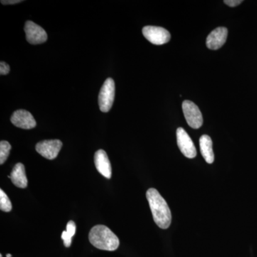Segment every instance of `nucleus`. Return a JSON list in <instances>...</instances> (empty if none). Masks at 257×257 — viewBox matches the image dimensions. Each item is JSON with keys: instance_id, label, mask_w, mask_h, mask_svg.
<instances>
[{"instance_id": "f257e3e1", "label": "nucleus", "mask_w": 257, "mask_h": 257, "mask_svg": "<svg viewBox=\"0 0 257 257\" xmlns=\"http://www.w3.org/2000/svg\"><path fill=\"white\" fill-rule=\"evenodd\" d=\"M147 198L155 222L161 229H168L172 222V214L165 199L154 188L148 189Z\"/></svg>"}, {"instance_id": "f03ea898", "label": "nucleus", "mask_w": 257, "mask_h": 257, "mask_svg": "<svg viewBox=\"0 0 257 257\" xmlns=\"http://www.w3.org/2000/svg\"><path fill=\"white\" fill-rule=\"evenodd\" d=\"M89 239L94 247L104 251H115L119 246V238L104 225L94 226L90 230Z\"/></svg>"}, {"instance_id": "7ed1b4c3", "label": "nucleus", "mask_w": 257, "mask_h": 257, "mask_svg": "<svg viewBox=\"0 0 257 257\" xmlns=\"http://www.w3.org/2000/svg\"><path fill=\"white\" fill-rule=\"evenodd\" d=\"M115 96L114 81L108 78L101 88L99 94V109L102 112H108L110 110Z\"/></svg>"}, {"instance_id": "20e7f679", "label": "nucleus", "mask_w": 257, "mask_h": 257, "mask_svg": "<svg viewBox=\"0 0 257 257\" xmlns=\"http://www.w3.org/2000/svg\"><path fill=\"white\" fill-rule=\"evenodd\" d=\"M182 109L186 121L193 128H199L202 126L203 117L200 109L194 102L189 100L182 103Z\"/></svg>"}, {"instance_id": "39448f33", "label": "nucleus", "mask_w": 257, "mask_h": 257, "mask_svg": "<svg viewBox=\"0 0 257 257\" xmlns=\"http://www.w3.org/2000/svg\"><path fill=\"white\" fill-rule=\"evenodd\" d=\"M145 38L153 45H162L170 41L171 35L165 28L155 26H146L143 29Z\"/></svg>"}, {"instance_id": "423d86ee", "label": "nucleus", "mask_w": 257, "mask_h": 257, "mask_svg": "<svg viewBox=\"0 0 257 257\" xmlns=\"http://www.w3.org/2000/svg\"><path fill=\"white\" fill-rule=\"evenodd\" d=\"M62 143L59 140H44L37 143L36 151L47 160L57 158L62 149Z\"/></svg>"}, {"instance_id": "0eeeda50", "label": "nucleus", "mask_w": 257, "mask_h": 257, "mask_svg": "<svg viewBox=\"0 0 257 257\" xmlns=\"http://www.w3.org/2000/svg\"><path fill=\"white\" fill-rule=\"evenodd\" d=\"M177 145L180 151L184 156L189 159L194 158L197 155V150L193 143L192 139L183 128L179 127L177 130Z\"/></svg>"}, {"instance_id": "6e6552de", "label": "nucleus", "mask_w": 257, "mask_h": 257, "mask_svg": "<svg viewBox=\"0 0 257 257\" xmlns=\"http://www.w3.org/2000/svg\"><path fill=\"white\" fill-rule=\"evenodd\" d=\"M25 32L27 40L31 45H40L47 41L45 30L33 22L28 21L25 23Z\"/></svg>"}, {"instance_id": "1a4fd4ad", "label": "nucleus", "mask_w": 257, "mask_h": 257, "mask_svg": "<svg viewBox=\"0 0 257 257\" xmlns=\"http://www.w3.org/2000/svg\"><path fill=\"white\" fill-rule=\"evenodd\" d=\"M10 120L15 126L23 130H31L37 125L36 121L31 113L24 109L15 111Z\"/></svg>"}, {"instance_id": "9d476101", "label": "nucleus", "mask_w": 257, "mask_h": 257, "mask_svg": "<svg viewBox=\"0 0 257 257\" xmlns=\"http://www.w3.org/2000/svg\"><path fill=\"white\" fill-rule=\"evenodd\" d=\"M228 30L225 28H218L208 35L207 38V46L212 50H219L227 39Z\"/></svg>"}, {"instance_id": "9b49d317", "label": "nucleus", "mask_w": 257, "mask_h": 257, "mask_svg": "<svg viewBox=\"0 0 257 257\" xmlns=\"http://www.w3.org/2000/svg\"><path fill=\"white\" fill-rule=\"evenodd\" d=\"M94 164L98 172L106 179H111V166L106 152L99 150L94 155Z\"/></svg>"}, {"instance_id": "f8f14e48", "label": "nucleus", "mask_w": 257, "mask_h": 257, "mask_svg": "<svg viewBox=\"0 0 257 257\" xmlns=\"http://www.w3.org/2000/svg\"><path fill=\"white\" fill-rule=\"evenodd\" d=\"M8 177L19 188L25 189L28 187V178H27L25 166L23 164H17Z\"/></svg>"}, {"instance_id": "ddd939ff", "label": "nucleus", "mask_w": 257, "mask_h": 257, "mask_svg": "<svg viewBox=\"0 0 257 257\" xmlns=\"http://www.w3.org/2000/svg\"><path fill=\"white\" fill-rule=\"evenodd\" d=\"M201 153L208 164H212L214 160V152L212 149V140L208 135H202L199 140Z\"/></svg>"}, {"instance_id": "4468645a", "label": "nucleus", "mask_w": 257, "mask_h": 257, "mask_svg": "<svg viewBox=\"0 0 257 257\" xmlns=\"http://www.w3.org/2000/svg\"><path fill=\"white\" fill-rule=\"evenodd\" d=\"M76 232V224L73 221H69L67 224V229L62 234V239L66 247H69L72 243V238Z\"/></svg>"}, {"instance_id": "2eb2a0df", "label": "nucleus", "mask_w": 257, "mask_h": 257, "mask_svg": "<svg viewBox=\"0 0 257 257\" xmlns=\"http://www.w3.org/2000/svg\"><path fill=\"white\" fill-rule=\"evenodd\" d=\"M11 145L8 142L1 141L0 143V165H3L9 157Z\"/></svg>"}, {"instance_id": "dca6fc26", "label": "nucleus", "mask_w": 257, "mask_h": 257, "mask_svg": "<svg viewBox=\"0 0 257 257\" xmlns=\"http://www.w3.org/2000/svg\"><path fill=\"white\" fill-rule=\"evenodd\" d=\"M12 208L13 206L9 197L3 189H0V209L5 212H10L12 210Z\"/></svg>"}, {"instance_id": "f3484780", "label": "nucleus", "mask_w": 257, "mask_h": 257, "mask_svg": "<svg viewBox=\"0 0 257 257\" xmlns=\"http://www.w3.org/2000/svg\"><path fill=\"white\" fill-rule=\"evenodd\" d=\"M10 66L9 64L5 62H1L0 63V74L1 75H6L10 72Z\"/></svg>"}, {"instance_id": "a211bd4d", "label": "nucleus", "mask_w": 257, "mask_h": 257, "mask_svg": "<svg viewBox=\"0 0 257 257\" xmlns=\"http://www.w3.org/2000/svg\"><path fill=\"white\" fill-rule=\"evenodd\" d=\"M242 2L241 0H225L224 3L228 6L234 8V7L238 6V5L241 4Z\"/></svg>"}, {"instance_id": "6ab92c4d", "label": "nucleus", "mask_w": 257, "mask_h": 257, "mask_svg": "<svg viewBox=\"0 0 257 257\" xmlns=\"http://www.w3.org/2000/svg\"><path fill=\"white\" fill-rule=\"evenodd\" d=\"M21 2L20 0H8V1L4 0V1H1V3L3 5H15L21 3Z\"/></svg>"}, {"instance_id": "aec40b11", "label": "nucleus", "mask_w": 257, "mask_h": 257, "mask_svg": "<svg viewBox=\"0 0 257 257\" xmlns=\"http://www.w3.org/2000/svg\"><path fill=\"white\" fill-rule=\"evenodd\" d=\"M7 257H12L11 254H7Z\"/></svg>"}, {"instance_id": "412c9836", "label": "nucleus", "mask_w": 257, "mask_h": 257, "mask_svg": "<svg viewBox=\"0 0 257 257\" xmlns=\"http://www.w3.org/2000/svg\"><path fill=\"white\" fill-rule=\"evenodd\" d=\"M0 257H3V255L0 254Z\"/></svg>"}]
</instances>
